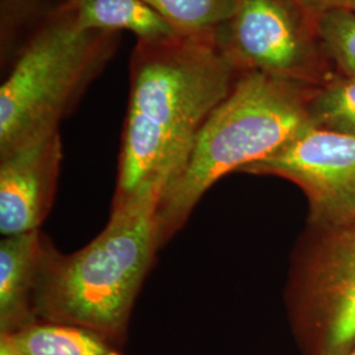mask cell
Wrapping results in <instances>:
<instances>
[{
	"instance_id": "1",
	"label": "cell",
	"mask_w": 355,
	"mask_h": 355,
	"mask_svg": "<svg viewBox=\"0 0 355 355\" xmlns=\"http://www.w3.org/2000/svg\"><path fill=\"white\" fill-rule=\"evenodd\" d=\"M240 76L217 46L215 31L137 40L112 204L177 177Z\"/></svg>"
},
{
	"instance_id": "2",
	"label": "cell",
	"mask_w": 355,
	"mask_h": 355,
	"mask_svg": "<svg viewBox=\"0 0 355 355\" xmlns=\"http://www.w3.org/2000/svg\"><path fill=\"white\" fill-rule=\"evenodd\" d=\"M165 190L148 186L112 204L102 232L74 253L48 239L38 280V321L92 330L121 343L136 299L159 250L157 209Z\"/></svg>"
},
{
	"instance_id": "3",
	"label": "cell",
	"mask_w": 355,
	"mask_h": 355,
	"mask_svg": "<svg viewBox=\"0 0 355 355\" xmlns=\"http://www.w3.org/2000/svg\"><path fill=\"white\" fill-rule=\"evenodd\" d=\"M315 89L263 73H242L205 121L186 165L161 195L159 249L186 225L221 178L241 173L312 127L308 104Z\"/></svg>"
},
{
	"instance_id": "4",
	"label": "cell",
	"mask_w": 355,
	"mask_h": 355,
	"mask_svg": "<svg viewBox=\"0 0 355 355\" xmlns=\"http://www.w3.org/2000/svg\"><path fill=\"white\" fill-rule=\"evenodd\" d=\"M121 44V33L78 31L64 3L0 87V158L60 130Z\"/></svg>"
},
{
	"instance_id": "5",
	"label": "cell",
	"mask_w": 355,
	"mask_h": 355,
	"mask_svg": "<svg viewBox=\"0 0 355 355\" xmlns=\"http://www.w3.org/2000/svg\"><path fill=\"white\" fill-rule=\"evenodd\" d=\"M284 300L308 355H345L355 345V220L305 224L290 257Z\"/></svg>"
},
{
	"instance_id": "6",
	"label": "cell",
	"mask_w": 355,
	"mask_h": 355,
	"mask_svg": "<svg viewBox=\"0 0 355 355\" xmlns=\"http://www.w3.org/2000/svg\"><path fill=\"white\" fill-rule=\"evenodd\" d=\"M215 40L241 74L257 71L311 87L334 74L316 21L297 0H240Z\"/></svg>"
},
{
	"instance_id": "7",
	"label": "cell",
	"mask_w": 355,
	"mask_h": 355,
	"mask_svg": "<svg viewBox=\"0 0 355 355\" xmlns=\"http://www.w3.org/2000/svg\"><path fill=\"white\" fill-rule=\"evenodd\" d=\"M241 173L286 179L308 202L306 223L340 225L355 220V137L309 127Z\"/></svg>"
},
{
	"instance_id": "8",
	"label": "cell",
	"mask_w": 355,
	"mask_h": 355,
	"mask_svg": "<svg viewBox=\"0 0 355 355\" xmlns=\"http://www.w3.org/2000/svg\"><path fill=\"white\" fill-rule=\"evenodd\" d=\"M62 164L60 130L0 158V232L38 230L54 203Z\"/></svg>"
},
{
	"instance_id": "9",
	"label": "cell",
	"mask_w": 355,
	"mask_h": 355,
	"mask_svg": "<svg viewBox=\"0 0 355 355\" xmlns=\"http://www.w3.org/2000/svg\"><path fill=\"white\" fill-rule=\"evenodd\" d=\"M48 236L40 229L0 242V333L37 322L36 296Z\"/></svg>"
},
{
	"instance_id": "10",
	"label": "cell",
	"mask_w": 355,
	"mask_h": 355,
	"mask_svg": "<svg viewBox=\"0 0 355 355\" xmlns=\"http://www.w3.org/2000/svg\"><path fill=\"white\" fill-rule=\"evenodd\" d=\"M64 6L80 32H130L137 40L183 33L144 0H64Z\"/></svg>"
},
{
	"instance_id": "11",
	"label": "cell",
	"mask_w": 355,
	"mask_h": 355,
	"mask_svg": "<svg viewBox=\"0 0 355 355\" xmlns=\"http://www.w3.org/2000/svg\"><path fill=\"white\" fill-rule=\"evenodd\" d=\"M10 336L23 355H120L110 340L74 325L37 321Z\"/></svg>"
},
{
	"instance_id": "12",
	"label": "cell",
	"mask_w": 355,
	"mask_h": 355,
	"mask_svg": "<svg viewBox=\"0 0 355 355\" xmlns=\"http://www.w3.org/2000/svg\"><path fill=\"white\" fill-rule=\"evenodd\" d=\"M64 0H0V62L6 76Z\"/></svg>"
},
{
	"instance_id": "13",
	"label": "cell",
	"mask_w": 355,
	"mask_h": 355,
	"mask_svg": "<svg viewBox=\"0 0 355 355\" xmlns=\"http://www.w3.org/2000/svg\"><path fill=\"white\" fill-rule=\"evenodd\" d=\"M312 127L355 137V76L334 73L308 104Z\"/></svg>"
},
{
	"instance_id": "14",
	"label": "cell",
	"mask_w": 355,
	"mask_h": 355,
	"mask_svg": "<svg viewBox=\"0 0 355 355\" xmlns=\"http://www.w3.org/2000/svg\"><path fill=\"white\" fill-rule=\"evenodd\" d=\"M183 33L214 32L236 11L240 0H144Z\"/></svg>"
},
{
	"instance_id": "15",
	"label": "cell",
	"mask_w": 355,
	"mask_h": 355,
	"mask_svg": "<svg viewBox=\"0 0 355 355\" xmlns=\"http://www.w3.org/2000/svg\"><path fill=\"white\" fill-rule=\"evenodd\" d=\"M318 36L337 74L355 76V12L336 10L315 19Z\"/></svg>"
},
{
	"instance_id": "16",
	"label": "cell",
	"mask_w": 355,
	"mask_h": 355,
	"mask_svg": "<svg viewBox=\"0 0 355 355\" xmlns=\"http://www.w3.org/2000/svg\"><path fill=\"white\" fill-rule=\"evenodd\" d=\"M313 19L322 13L345 10L355 12V0H297Z\"/></svg>"
},
{
	"instance_id": "17",
	"label": "cell",
	"mask_w": 355,
	"mask_h": 355,
	"mask_svg": "<svg viewBox=\"0 0 355 355\" xmlns=\"http://www.w3.org/2000/svg\"><path fill=\"white\" fill-rule=\"evenodd\" d=\"M0 355H23L7 333H0Z\"/></svg>"
},
{
	"instance_id": "18",
	"label": "cell",
	"mask_w": 355,
	"mask_h": 355,
	"mask_svg": "<svg viewBox=\"0 0 355 355\" xmlns=\"http://www.w3.org/2000/svg\"><path fill=\"white\" fill-rule=\"evenodd\" d=\"M345 355H355V345L354 346H353V347H352V349H350V350H349V352H347V353H346V354Z\"/></svg>"
}]
</instances>
